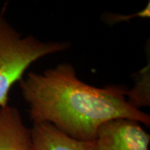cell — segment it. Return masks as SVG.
Returning <instances> with one entry per match:
<instances>
[{
    "label": "cell",
    "mask_w": 150,
    "mask_h": 150,
    "mask_svg": "<svg viewBox=\"0 0 150 150\" xmlns=\"http://www.w3.org/2000/svg\"><path fill=\"white\" fill-rule=\"evenodd\" d=\"M33 123H48L74 139L93 142L103 123L127 118L149 125V114L132 106L120 86L97 88L80 80L74 68L61 64L19 81Z\"/></svg>",
    "instance_id": "6da1fadb"
},
{
    "label": "cell",
    "mask_w": 150,
    "mask_h": 150,
    "mask_svg": "<svg viewBox=\"0 0 150 150\" xmlns=\"http://www.w3.org/2000/svg\"><path fill=\"white\" fill-rule=\"evenodd\" d=\"M69 46L67 42H43L30 35L22 36L0 14V108L8 105L11 88L21 80L30 65Z\"/></svg>",
    "instance_id": "7a4b0ae2"
},
{
    "label": "cell",
    "mask_w": 150,
    "mask_h": 150,
    "mask_svg": "<svg viewBox=\"0 0 150 150\" xmlns=\"http://www.w3.org/2000/svg\"><path fill=\"white\" fill-rule=\"evenodd\" d=\"M150 136L139 122L116 118L103 123L92 142L93 150H149Z\"/></svg>",
    "instance_id": "3957f363"
},
{
    "label": "cell",
    "mask_w": 150,
    "mask_h": 150,
    "mask_svg": "<svg viewBox=\"0 0 150 150\" xmlns=\"http://www.w3.org/2000/svg\"><path fill=\"white\" fill-rule=\"evenodd\" d=\"M0 150H32L31 129L15 107L0 108Z\"/></svg>",
    "instance_id": "277c9868"
},
{
    "label": "cell",
    "mask_w": 150,
    "mask_h": 150,
    "mask_svg": "<svg viewBox=\"0 0 150 150\" xmlns=\"http://www.w3.org/2000/svg\"><path fill=\"white\" fill-rule=\"evenodd\" d=\"M32 150H93L92 142L74 139L48 123H33Z\"/></svg>",
    "instance_id": "5b68a950"
},
{
    "label": "cell",
    "mask_w": 150,
    "mask_h": 150,
    "mask_svg": "<svg viewBox=\"0 0 150 150\" xmlns=\"http://www.w3.org/2000/svg\"><path fill=\"white\" fill-rule=\"evenodd\" d=\"M149 69L141 73L142 78L139 79L136 86L132 90L127 91V98L129 103L136 108L142 106L149 105Z\"/></svg>",
    "instance_id": "8992f818"
}]
</instances>
